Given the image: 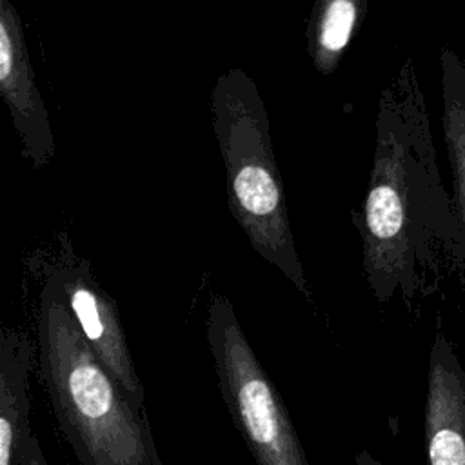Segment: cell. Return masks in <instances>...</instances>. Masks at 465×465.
I'll return each instance as SVG.
<instances>
[{"mask_svg": "<svg viewBox=\"0 0 465 465\" xmlns=\"http://www.w3.org/2000/svg\"><path fill=\"white\" fill-rule=\"evenodd\" d=\"M45 272L56 282L82 336L96 358L120 383L131 403L142 414H147L145 389L131 356L118 305L96 282L89 262L80 258L65 238L58 256L45 265Z\"/></svg>", "mask_w": 465, "mask_h": 465, "instance_id": "5", "label": "cell"}, {"mask_svg": "<svg viewBox=\"0 0 465 465\" xmlns=\"http://www.w3.org/2000/svg\"><path fill=\"white\" fill-rule=\"evenodd\" d=\"M354 465H383L378 458H374L369 450H360L354 456Z\"/></svg>", "mask_w": 465, "mask_h": 465, "instance_id": "12", "label": "cell"}, {"mask_svg": "<svg viewBox=\"0 0 465 465\" xmlns=\"http://www.w3.org/2000/svg\"><path fill=\"white\" fill-rule=\"evenodd\" d=\"M425 452L427 465H465V367L441 331L429 352Z\"/></svg>", "mask_w": 465, "mask_h": 465, "instance_id": "7", "label": "cell"}, {"mask_svg": "<svg viewBox=\"0 0 465 465\" xmlns=\"http://www.w3.org/2000/svg\"><path fill=\"white\" fill-rule=\"evenodd\" d=\"M441 134L452 178V198L465 234V58L450 47L440 51Z\"/></svg>", "mask_w": 465, "mask_h": 465, "instance_id": "9", "label": "cell"}, {"mask_svg": "<svg viewBox=\"0 0 465 465\" xmlns=\"http://www.w3.org/2000/svg\"><path fill=\"white\" fill-rule=\"evenodd\" d=\"M18 465H47V460L44 456V450L38 443V438L31 434L20 450V463Z\"/></svg>", "mask_w": 465, "mask_h": 465, "instance_id": "11", "label": "cell"}, {"mask_svg": "<svg viewBox=\"0 0 465 465\" xmlns=\"http://www.w3.org/2000/svg\"><path fill=\"white\" fill-rule=\"evenodd\" d=\"M38 371L80 465H163L147 414L127 398L80 332L56 282L40 291Z\"/></svg>", "mask_w": 465, "mask_h": 465, "instance_id": "2", "label": "cell"}, {"mask_svg": "<svg viewBox=\"0 0 465 465\" xmlns=\"http://www.w3.org/2000/svg\"><path fill=\"white\" fill-rule=\"evenodd\" d=\"M35 347L15 327L0 329V465H18L24 441L33 434L29 374Z\"/></svg>", "mask_w": 465, "mask_h": 465, "instance_id": "8", "label": "cell"}, {"mask_svg": "<svg viewBox=\"0 0 465 465\" xmlns=\"http://www.w3.org/2000/svg\"><path fill=\"white\" fill-rule=\"evenodd\" d=\"M0 96L9 111L24 158L35 169L45 167L56 154V142L35 80L22 20L9 0H0Z\"/></svg>", "mask_w": 465, "mask_h": 465, "instance_id": "6", "label": "cell"}, {"mask_svg": "<svg viewBox=\"0 0 465 465\" xmlns=\"http://www.w3.org/2000/svg\"><path fill=\"white\" fill-rule=\"evenodd\" d=\"M213 131L225 167L229 213L251 247L314 303L291 227L282 173L263 98L242 67L222 73L211 91Z\"/></svg>", "mask_w": 465, "mask_h": 465, "instance_id": "3", "label": "cell"}, {"mask_svg": "<svg viewBox=\"0 0 465 465\" xmlns=\"http://www.w3.org/2000/svg\"><path fill=\"white\" fill-rule=\"evenodd\" d=\"M361 238V271L381 305H412L465 247L452 194L445 191L418 69L407 58L381 89L367 193L352 213Z\"/></svg>", "mask_w": 465, "mask_h": 465, "instance_id": "1", "label": "cell"}, {"mask_svg": "<svg viewBox=\"0 0 465 465\" xmlns=\"http://www.w3.org/2000/svg\"><path fill=\"white\" fill-rule=\"evenodd\" d=\"M205 338L222 400L256 465H311L276 385L223 294L209 300Z\"/></svg>", "mask_w": 465, "mask_h": 465, "instance_id": "4", "label": "cell"}, {"mask_svg": "<svg viewBox=\"0 0 465 465\" xmlns=\"http://www.w3.org/2000/svg\"><path fill=\"white\" fill-rule=\"evenodd\" d=\"M367 11L365 0H318L305 27L307 53L320 74H332Z\"/></svg>", "mask_w": 465, "mask_h": 465, "instance_id": "10", "label": "cell"}]
</instances>
